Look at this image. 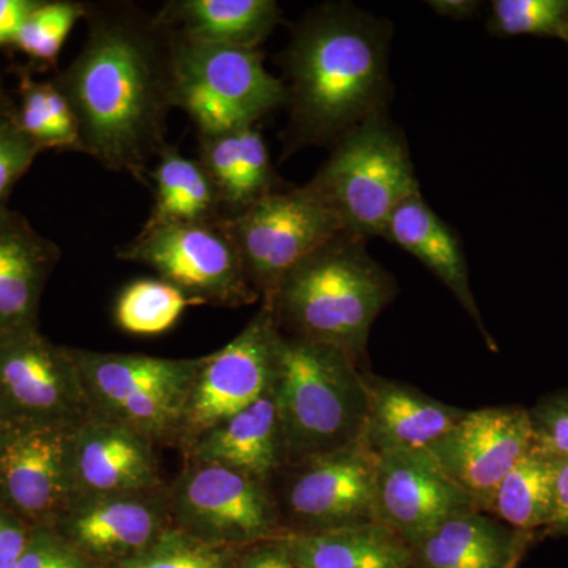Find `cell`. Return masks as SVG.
Wrapping results in <instances>:
<instances>
[{"label":"cell","mask_w":568,"mask_h":568,"mask_svg":"<svg viewBox=\"0 0 568 568\" xmlns=\"http://www.w3.org/2000/svg\"><path fill=\"white\" fill-rule=\"evenodd\" d=\"M85 20L81 51L52 82L74 112L82 153L144 181L174 108L170 37L129 6L91 7Z\"/></svg>","instance_id":"cell-1"},{"label":"cell","mask_w":568,"mask_h":568,"mask_svg":"<svg viewBox=\"0 0 568 568\" xmlns=\"http://www.w3.org/2000/svg\"><path fill=\"white\" fill-rule=\"evenodd\" d=\"M390 39V22L349 3L317 7L295 26L283 54L286 152L335 144L354 126L386 112Z\"/></svg>","instance_id":"cell-2"},{"label":"cell","mask_w":568,"mask_h":568,"mask_svg":"<svg viewBox=\"0 0 568 568\" xmlns=\"http://www.w3.org/2000/svg\"><path fill=\"white\" fill-rule=\"evenodd\" d=\"M396 294L394 276L366 239L342 233L290 272L267 305L283 335L335 347L361 365L376 317Z\"/></svg>","instance_id":"cell-3"},{"label":"cell","mask_w":568,"mask_h":568,"mask_svg":"<svg viewBox=\"0 0 568 568\" xmlns=\"http://www.w3.org/2000/svg\"><path fill=\"white\" fill-rule=\"evenodd\" d=\"M364 373L335 347L283 335L274 394L286 467L364 443Z\"/></svg>","instance_id":"cell-4"},{"label":"cell","mask_w":568,"mask_h":568,"mask_svg":"<svg viewBox=\"0 0 568 568\" xmlns=\"http://www.w3.org/2000/svg\"><path fill=\"white\" fill-rule=\"evenodd\" d=\"M334 145L306 186L338 216L346 233L366 241L384 237L395 209L420 192L405 134L384 112Z\"/></svg>","instance_id":"cell-5"},{"label":"cell","mask_w":568,"mask_h":568,"mask_svg":"<svg viewBox=\"0 0 568 568\" xmlns=\"http://www.w3.org/2000/svg\"><path fill=\"white\" fill-rule=\"evenodd\" d=\"M93 417L133 429L153 444L178 446L200 358L77 349Z\"/></svg>","instance_id":"cell-6"},{"label":"cell","mask_w":568,"mask_h":568,"mask_svg":"<svg viewBox=\"0 0 568 568\" xmlns=\"http://www.w3.org/2000/svg\"><path fill=\"white\" fill-rule=\"evenodd\" d=\"M170 40L173 106L190 115L200 134L256 125L286 104V85L268 73L260 51Z\"/></svg>","instance_id":"cell-7"},{"label":"cell","mask_w":568,"mask_h":568,"mask_svg":"<svg viewBox=\"0 0 568 568\" xmlns=\"http://www.w3.org/2000/svg\"><path fill=\"white\" fill-rule=\"evenodd\" d=\"M263 304H271L284 276L336 235L338 216L308 186L284 185L244 212L220 220Z\"/></svg>","instance_id":"cell-8"},{"label":"cell","mask_w":568,"mask_h":568,"mask_svg":"<svg viewBox=\"0 0 568 568\" xmlns=\"http://www.w3.org/2000/svg\"><path fill=\"white\" fill-rule=\"evenodd\" d=\"M168 493L174 528L207 544L241 548L287 534L272 484L241 470L185 459Z\"/></svg>","instance_id":"cell-9"},{"label":"cell","mask_w":568,"mask_h":568,"mask_svg":"<svg viewBox=\"0 0 568 568\" xmlns=\"http://www.w3.org/2000/svg\"><path fill=\"white\" fill-rule=\"evenodd\" d=\"M0 407L13 428H74L92 416L73 347L39 325L0 335Z\"/></svg>","instance_id":"cell-10"},{"label":"cell","mask_w":568,"mask_h":568,"mask_svg":"<svg viewBox=\"0 0 568 568\" xmlns=\"http://www.w3.org/2000/svg\"><path fill=\"white\" fill-rule=\"evenodd\" d=\"M123 261L148 265L201 305L244 306L260 298L219 222L144 227L119 248Z\"/></svg>","instance_id":"cell-11"},{"label":"cell","mask_w":568,"mask_h":568,"mask_svg":"<svg viewBox=\"0 0 568 568\" xmlns=\"http://www.w3.org/2000/svg\"><path fill=\"white\" fill-rule=\"evenodd\" d=\"M282 345L283 334L274 312L263 305L233 342L201 357L179 433L182 454L205 433L274 388Z\"/></svg>","instance_id":"cell-12"},{"label":"cell","mask_w":568,"mask_h":568,"mask_svg":"<svg viewBox=\"0 0 568 568\" xmlns=\"http://www.w3.org/2000/svg\"><path fill=\"white\" fill-rule=\"evenodd\" d=\"M379 455L365 443L286 467L276 495L287 534L376 523ZM276 477V478H278Z\"/></svg>","instance_id":"cell-13"},{"label":"cell","mask_w":568,"mask_h":568,"mask_svg":"<svg viewBox=\"0 0 568 568\" xmlns=\"http://www.w3.org/2000/svg\"><path fill=\"white\" fill-rule=\"evenodd\" d=\"M74 428H14L0 450V507L31 528H55L73 503Z\"/></svg>","instance_id":"cell-14"},{"label":"cell","mask_w":568,"mask_h":568,"mask_svg":"<svg viewBox=\"0 0 568 568\" xmlns=\"http://www.w3.org/2000/svg\"><path fill=\"white\" fill-rule=\"evenodd\" d=\"M532 450L529 410L497 406L466 410L429 454L481 510L496 485Z\"/></svg>","instance_id":"cell-15"},{"label":"cell","mask_w":568,"mask_h":568,"mask_svg":"<svg viewBox=\"0 0 568 568\" xmlns=\"http://www.w3.org/2000/svg\"><path fill=\"white\" fill-rule=\"evenodd\" d=\"M480 510L429 452L379 455L376 523L409 547L458 515Z\"/></svg>","instance_id":"cell-16"},{"label":"cell","mask_w":568,"mask_h":568,"mask_svg":"<svg viewBox=\"0 0 568 568\" xmlns=\"http://www.w3.org/2000/svg\"><path fill=\"white\" fill-rule=\"evenodd\" d=\"M171 528L168 487L73 500L55 525L78 551L102 568L134 558Z\"/></svg>","instance_id":"cell-17"},{"label":"cell","mask_w":568,"mask_h":568,"mask_svg":"<svg viewBox=\"0 0 568 568\" xmlns=\"http://www.w3.org/2000/svg\"><path fill=\"white\" fill-rule=\"evenodd\" d=\"M74 499L163 488L155 444L133 429L89 417L71 435Z\"/></svg>","instance_id":"cell-18"},{"label":"cell","mask_w":568,"mask_h":568,"mask_svg":"<svg viewBox=\"0 0 568 568\" xmlns=\"http://www.w3.org/2000/svg\"><path fill=\"white\" fill-rule=\"evenodd\" d=\"M364 443L377 455L429 452L452 432L466 410L448 406L417 388L364 373Z\"/></svg>","instance_id":"cell-19"},{"label":"cell","mask_w":568,"mask_h":568,"mask_svg":"<svg viewBox=\"0 0 568 568\" xmlns=\"http://www.w3.org/2000/svg\"><path fill=\"white\" fill-rule=\"evenodd\" d=\"M61 257L21 213L0 207V335L39 325L41 294Z\"/></svg>","instance_id":"cell-20"},{"label":"cell","mask_w":568,"mask_h":568,"mask_svg":"<svg viewBox=\"0 0 568 568\" xmlns=\"http://www.w3.org/2000/svg\"><path fill=\"white\" fill-rule=\"evenodd\" d=\"M183 457L231 467L272 484L286 469L274 388L260 402L201 436Z\"/></svg>","instance_id":"cell-21"},{"label":"cell","mask_w":568,"mask_h":568,"mask_svg":"<svg viewBox=\"0 0 568 568\" xmlns=\"http://www.w3.org/2000/svg\"><path fill=\"white\" fill-rule=\"evenodd\" d=\"M384 237L413 254L428 271L446 284L467 315L480 328L489 347H495L485 328L480 310L470 290L469 267L458 235L426 204L418 192L398 205L388 220Z\"/></svg>","instance_id":"cell-22"},{"label":"cell","mask_w":568,"mask_h":568,"mask_svg":"<svg viewBox=\"0 0 568 568\" xmlns=\"http://www.w3.org/2000/svg\"><path fill=\"white\" fill-rule=\"evenodd\" d=\"M153 21L174 39L257 50L282 21L275 0H173Z\"/></svg>","instance_id":"cell-23"},{"label":"cell","mask_w":568,"mask_h":568,"mask_svg":"<svg viewBox=\"0 0 568 568\" xmlns=\"http://www.w3.org/2000/svg\"><path fill=\"white\" fill-rule=\"evenodd\" d=\"M530 538L485 511H467L410 547L413 568H517Z\"/></svg>","instance_id":"cell-24"},{"label":"cell","mask_w":568,"mask_h":568,"mask_svg":"<svg viewBox=\"0 0 568 568\" xmlns=\"http://www.w3.org/2000/svg\"><path fill=\"white\" fill-rule=\"evenodd\" d=\"M287 544L302 568H413V551L379 523L287 534Z\"/></svg>","instance_id":"cell-25"},{"label":"cell","mask_w":568,"mask_h":568,"mask_svg":"<svg viewBox=\"0 0 568 568\" xmlns=\"http://www.w3.org/2000/svg\"><path fill=\"white\" fill-rule=\"evenodd\" d=\"M149 171L155 201L144 227L175 223H213L224 216L215 185L200 160L189 159L174 145L160 151Z\"/></svg>","instance_id":"cell-26"},{"label":"cell","mask_w":568,"mask_h":568,"mask_svg":"<svg viewBox=\"0 0 568 568\" xmlns=\"http://www.w3.org/2000/svg\"><path fill=\"white\" fill-rule=\"evenodd\" d=\"M555 510V459L532 450L507 474L481 511L519 534L547 532Z\"/></svg>","instance_id":"cell-27"},{"label":"cell","mask_w":568,"mask_h":568,"mask_svg":"<svg viewBox=\"0 0 568 568\" xmlns=\"http://www.w3.org/2000/svg\"><path fill=\"white\" fill-rule=\"evenodd\" d=\"M17 119L22 132L40 149L82 152L80 129L69 100L52 81L40 82L20 73Z\"/></svg>","instance_id":"cell-28"},{"label":"cell","mask_w":568,"mask_h":568,"mask_svg":"<svg viewBox=\"0 0 568 568\" xmlns=\"http://www.w3.org/2000/svg\"><path fill=\"white\" fill-rule=\"evenodd\" d=\"M193 305L201 304L162 278L134 280L118 295L114 321L130 335H162Z\"/></svg>","instance_id":"cell-29"},{"label":"cell","mask_w":568,"mask_h":568,"mask_svg":"<svg viewBox=\"0 0 568 568\" xmlns=\"http://www.w3.org/2000/svg\"><path fill=\"white\" fill-rule=\"evenodd\" d=\"M91 6L73 0H37L11 47L40 65H54L78 21L89 17Z\"/></svg>","instance_id":"cell-30"},{"label":"cell","mask_w":568,"mask_h":568,"mask_svg":"<svg viewBox=\"0 0 568 568\" xmlns=\"http://www.w3.org/2000/svg\"><path fill=\"white\" fill-rule=\"evenodd\" d=\"M568 26V0H495L488 31L497 37H558Z\"/></svg>","instance_id":"cell-31"},{"label":"cell","mask_w":568,"mask_h":568,"mask_svg":"<svg viewBox=\"0 0 568 568\" xmlns=\"http://www.w3.org/2000/svg\"><path fill=\"white\" fill-rule=\"evenodd\" d=\"M234 549L171 528L140 555L112 568H227Z\"/></svg>","instance_id":"cell-32"},{"label":"cell","mask_w":568,"mask_h":568,"mask_svg":"<svg viewBox=\"0 0 568 568\" xmlns=\"http://www.w3.org/2000/svg\"><path fill=\"white\" fill-rule=\"evenodd\" d=\"M40 152L22 132L17 106L0 112V207H7L14 185L28 173Z\"/></svg>","instance_id":"cell-33"},{"label":"cell","mask_w":568,"mask_h":568,"mask_svg":"<svg viewBox=\"0 0 568 568\" xmlns=\"http://www.w3.org/2000/svg\"><path fill=\"white\" fill-rule=\"evenodd\" d=\"M529 416L534 450L551 459H568V390L541 399Z\"/></svg>","instance_id":"cell-34"},{"label":"cell","mask_w":568,"mask_h":568,"mask_svg":"<svg viewBox=\"0 0 568 568\" xmlns=\"http://www.w3.org/2000/svg\"><path fill=\"white\" fill-rule=\"evenodd\" d=\"M227 568H302L286 536L235 548Z\"/></svg>","instance_id":"cell-35"},{"label":"cell","mask_w":568,"mask_h":568,"mask_svg":"<svg viewBox=\"0 0 568 568\" xmlns=\"http://www.w3.org/2000/svg\"><path fill=\"white\" fill-rule=\"evenodd\" d=\"M31 526L0 507V568H20Z\"/></svg>","instance_id":"cell-36"},{"label":"cell","mask_w":568,"mask_h":568,"mask_svg":"<svg viewBox=\"0 0 568 568\" xmlns=\"http://www.w3.org/2000/svg\"><path fill=\"white\" fill-rule=\"evenodd\" d=\"M547 534L568 536V459H555V510Z\"/></svg>","instance_id":"cell-37"},{"label":"cell","mask_w":568,"mask_h":568,"mask_svg":"<svg viewBox=\"0 0 568 568\" xmlns=\"http://www.w3.org/2000/svg\"><path fill=\"white\" fill-rule=\"evenodd\" d=\"M37 0H0V50L11 47Z\"/></svg>","instance_id":"cell-38"},{"label":"cell","mask_w":568,"mask_h":568,"mask_svg":"<svg viewBox=\"0 0 568 568\" xmlns=\"http://www.w3.org/2000/svg\"><path fill=\"white\" fill-rule=\"evenodd\" d=\"M428 6L439 17L450 18V20H467L478 9V2H470V0H432Z\"/></svg>","instance_id":"cell-39"},{"label":"cell","mask_w":568,"mask_h":568,"mask_svg":"<svg viewBox=\"0 0 568 568\" xmlns=\"http://www.w3.org/2000/svg\"><path fill=\"white\" fill-rule=\"evenodd\" d=\"M59 568H102L97 566L95 562H92L91 559L85 558L81 551H78L77 548L73 547L69 555V558L63 560V564Z\"/></svg>","instance_id":"cell-40"},{"label":"cell","mask_w":568,"mask_h":568,"mask_svg":"<svg viewBox=\"0 0 568 568\" xmlns=\"http://www.w3.org/2000/svg\"><path fill=\"white\" fill-rule=\"evenodd\" d=\"M13 426L10 425V422L7 420L6 414H3L2 407H0V450L6 446L7 440L11 433H13Z\"/></svg>","instance_id":"cell-41"},{"label":"cell","mask_w":568,"mask_h":568,"mask_svg":"<svg viewBox=\"0 0 568 568\" xmlns=\"http://www.w3.org/2000/svg\"><path fill=\"white\" fill-rule=\"evenodd\" d=\"M11 108H14L13 102L7 97L6 91H3L2 82H0V112L9 111Z\"/></svg>","instance_id":"cell-42"},{"label":"cell","mask_w":568,"mask_h":568,"mask_svg":"<svg viewBox=\"0 0 568 568\" xmlns=\"http://www.w3.org/2000/svg\"><path fill=\"white\" fill-rule=\"evenodd\" d=\"M560 40L566 41V43L568 44V26L566 29H564L562 36H560Z\"/></svg>","instance_id":"cell-43"}]
</instances>
